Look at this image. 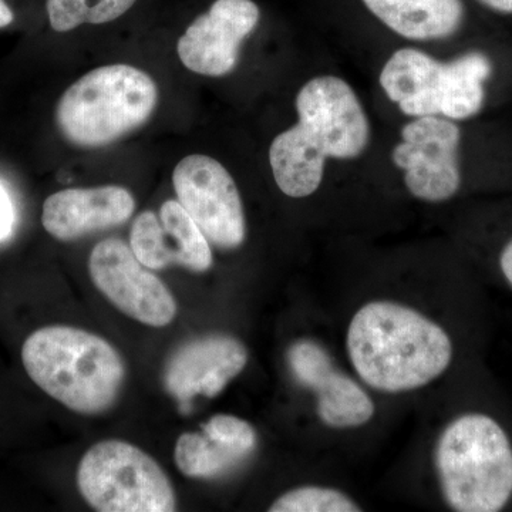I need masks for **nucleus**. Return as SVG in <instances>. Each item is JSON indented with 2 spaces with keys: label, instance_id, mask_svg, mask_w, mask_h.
Masks as SVG:
<instances>
[{
  "label": "nucleus",
  "instance_id": "1",
  "mask_svg": "<svg viewBox=\"0 0 512 512\" xmlns=\"http://www.w3.org/2000/svg\"><path fill=\"white\" fill-rule=\"evenodd\" d=\"M296 111L298 124L272 141L269 161L279 190L305 198L322 184L328 158L352 160L365 151L370 126L355 90L335 76L309 80Z\"/></svg>",
  "mask_w": 512,
  "mask_h": 512
},
{
  "label": "nucleus",
  "instance_id": "2",
  "mask_svg": "<svg viewBox=\"0 0 512 512\" xmlns=\"http://www.w3.org/2000/svg\"><path fill=\"white\" fill-rule=\"evenodd\" d=\"M346 346L360 379L386 393L427 386L453 359L446 330L416 309L389 301L370 302L356 312Z\"/></svg>",
  "mask_w": 512,
  "mask_h": 512
},
{
  "label": "nucleus",
  "instance_id": "3",
  "mask_svg": "<svg viewBox=\"0 0 512 512\" xmlns=\"http://www.w3.org/2000/svg\"><path fill=\"white\" fill-rule=\"evenodd\" d=\"M22 362L37 387L84 416L110 410L126 382V363L116 348L70 326L37 329L23 343Z\"/></svg>",
  "mask_w": 512,
  "mask_h": 512
},
{
  "label": "nucleus",
  "instance_id": "4",
  "mask_svg": "<svg viewBox=\"0 0 512 512\" xmlns=\"http://www.w3.org/2000/svg\"><path fill=\"white\" fill-rule=\"evenodd\" d=\"M436 468L444 500L458 512H497L512 497V444L487 414H463L441 433Z\"/></svg>",
  "mask_w": 512,
  "mask_h": 512
},
{
  "label": "nucleus",
  "instance_id": "5",
  "mask_svg": "<svg viewBox=\"0 0 512 512\" xmlns=\"http://www.w3.org/2000/svg\"><path fill=\"white\" fill-rule=\"evenodd\" d=\"M157 101L156 83L147 73L111 64L84 74L64 92L56 123L74 146H109L146 124Z\"/></svg>",
  "mask_w": 512,
  "mask_h": 512
},
{
  "label": "nucleus",
  "instance_id": "6",
  "mask_svg": "<svg viewBox=\"0 0 512 512\" xmlns=\"http://www.w3.org/2000/svg\"><path fill=\"white\" fill-rule=\"evenodd\" d=\"M491 72L493 66L483 53L471 52L441 63L406 47L384 64L380 86L406 116L467 120L483 109L484 82Z\"/></svg>",
  "mask_w": 512,
  "mask_h": 512
},
{
  "label": "nucleus",
  "instance_id": "7",
  "mask_svg": "<svg viewBox=\"0 0 512 512\" xmlns=\"http://www.w3.org/2000/svg\"><path fill=\"white\" fill-rule=\"evenodd\" d=\"M77 487L86 503L100 512H173L177 510L170 478L153 457L121 440H104L84 454Z\"/></svg>",
  "mask_w": 512,
  "mask_h": 512
},
{
  "label": "nucleus",
  "instance_id": "8",
  "mask_svg": "<svg viewBox=\"0 0 512 512\" xmlns=\"http://www.w3.org/2000/svg\"><path fill=\"white\" fill-rule=\"evenodd\" d=\"M173 184L178 202L208 242L221 249L244 244L247 222L241 195L220 161L201 154L185 157L175 167Z\"/></svg>",
  "mask_w": 512,
  "mask_h": 512
},
{
  "label": "nucleus",
  "instance_id": "9",
  "mask_svg": "<svg viewBox=\"0 0 512 512\" xmlns=\"http://www.w3.org/2000/svg\"><path fill=\"white\" fill-rule=\"evenodd\" d=\"M89 272L96 288L128 318L164 328L177 316L173 293L120 239H104L93 248Z\"/></svg>",
  "mask_w": 512,
  "mask_h": 512
},
{
  "label": "nucleus",
  "instance_id": "10",
  "mask_svg": "<svg viewBox=\"0 0 512 512\" xmlns=\"http://www.w3.org/2000/svg\"><path fill=\"white\" fill-rule=\"evenodd\" d=\"M402 143L393 150V163L404 171L407 190L417 200L444 202L460 190L458 146L461 133L446 117H417L402 128Z\"/></svg>",
  "mask_w": 512,
  "mask_h": 512
},
{
  "label": "nucleus",
  "instance_id": "11",
  "mask_svg": "<svg viewBox=\"0 0 512 512\" xmlns=\"http://www.w3.org/2000/svg\"><path fill=\"white\" fill-rule=\"evenodd\" d=\"M252 0H217L178 40V56L191 72L221 77L237 66L239 46L259 22Z\"/></svg>",
  "mask_w": 512,
  "mask_h": 512
},
{
  "label": "nucleus",
  "instance_id": "12",
  "mask_svg": "<svg viewBox=\"0 0 512 512\" xmlns=\"http://www.w3.org/2000/svg\"><path fill=\"white\" fill-rule=\"evenodd\" d=\"M288 365L296 382L318 397L319 419L335 429H353L372 419L375 404L359 383L340 372L323 346L311 339L293 343Z\"/></svg>",
  "mask_w": 512,
  "mask_h": 512
},
{
  "label": "nucleus",
  "instance_id": "13",
  "mask_svg": "<svg viewBox=\"0 0 512 512\" xmlns=\"http://www.w3.org/2000/svg\"><path fill=\"white\" fill-rule=\"evenodd\" d=\"M248 363V350L234 336L208 335L175 350L164 372L167 392L190 406L195 397L218 396Z\"/></svg>",
  "mask_w": 512,
  "mask_h": 512
},
{
  "label": "nucleus",
  "instance_id": "14",
  "mask_svg": "<svg viewBox=\"0 0 512 512\" xmlns=\"http://www.w3.org/2000/svg\"><path fill=\"white\" fill-rule=\"evenodd\" d=\"M130 247L141 264L156 271L180 265L192 272H205L212 266L210 242L183 205L174 200L161 205L160 217L153 211L138 215L131 227Z\"/></svg>",
  "mask_w": 512,
  "mask_h": 512
},
{
  "label": "nucleus",
  "instance_id": "15",
  "mask_svg": "<svg viewBox=\"0 0 512 512\" xmlns=\"http://www.w3.org/2000/svg\"><path fill=\"white\" fill-rule=\"evenodd\" d=\"M134 210L136 201L126 188H69L47 198L42 224L53 238L76 241L93 232L119 227L130 220Z\"/></svg>",
  "mask_w": 512,
  "mask_h": 512
},
{
  "label": "nucleus",
  "instance_id": "16",
  "mask_svg": "<svg viewBox=\"0 0 512 512\" xmlns=\"http://www.w3.org/2000/svg\"><path fill=\"white\" fill-rule=\"evenodd\" d=\"M255 446V429L248 421L217 414L202 426L201 433L181 434L174 460L184 476L215 478L238 466Z\"/></svg>",
  "mask_w": 512,
  "mask_h": 512
},
{
  "label": "nucleus",
  "instance_id": "17",
  "mask_svg": "<svg viewBox=\"0 0 512 512\" xmlns=\"http://www.w3.org/2000/svg\"><path fill=\"white\" fill-rule=\"evenodd\" d=\"M397 35L410 40L447 39L464 20L461 0H362Z\"/></svg>",
  "mask_w": 512,
  "mask_h": 512
},
{
  "label": "nucleus",
  "instance_id": "18",
  "mask_svg": "<svg viewBox=\"0 0 512 512\" xmlns=\"http://www.w3.org/2000/svg\"><path fill=\"white\" fill-rule=\"evenodd\" d=\"M137 0H47L50 25L56 32H70L84 23L113 22Z\"/></svg>",
  "mask_w": 512,
  "mask_h": 512
},
{
  "label": "nucleus",
  "instance_id": "19",
  "mask_svg": "<svg viewBox=\"0 0 512 512\" xmlns=\"http://www.w3.org/2000/svg\"><path fill=\"white\" fill-rule=\"evenodd\" d=\"M271 512H357L362 511L348 495L333 488L301 487L281 495Z\"/></svg>",
  "mask_w": 512,
  "mask_h": 512
},
{
  "label": "nucleus",
  "instance_id": "20",
  "mask_svg": "<svg viewBox=\"0 0 512 512\" xmlns=\"http://www.w3.org/2000/svg\"><path fill=\"white\" fill-rule=\"evenodd\" d=\"M13 224H15V210H13L12 200L6 188L0 184V241L12 234Z\"/></svg>",
  "mask_w": 512,
  "mask_h": 512
},
{
  "label": "nucleus",
  "instance_id": "21",
  "mask_svg": "<svg viewBox=\"0 0 512 512\" xmlns=\"http://www.w3.org/2000/svg\"><path fill=\"white\" fill-rule=\"evenodd\" d=\"M500 266L505 279H507L508 284L512 288V239L505 245L503 252H501Z\"/></svg>",
  "mask_w": 512,
  "mask_h": 512
},
{
  "label": "nucleus",
  "instance_id": "22",
  "mask_svg": "<svg viewBox=\"0 0 512 512\" xmlns=\"http://www.w3.org/2000/svg\"><path fill=\"white\" fill-rule=\"evenodd\" d=\"M480 2L495 12L505 13V15L512 13V0H480Z\"/></svg>",
  "mask_w": 512,
  "mask_h": 512
},
{
  "label": "nucleus",
  "instance_id": "23",
  "mask_svg": "<svg viewBox=\"0 0 512 512\" xmlns=\"http://www.w3.org/2000/svg\"><path fill=\"white\" fill-rule=\"evenodd\" d=\"M13 22V12L6 5L5 0H0V29L6 28Z\"/></svg>",
  "mask_w": 512,
  "mask_h": 512
}]
</instances>
